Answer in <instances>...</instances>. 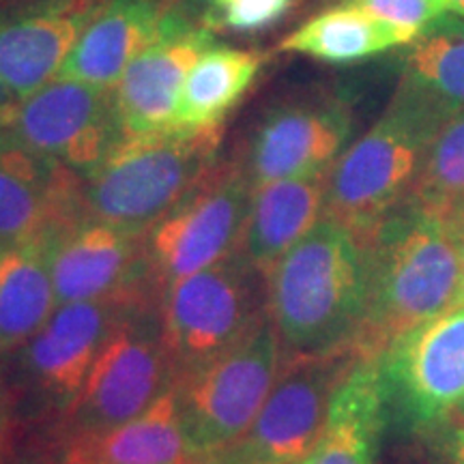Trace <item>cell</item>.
I'll return each mask as SVG.
<instances>
[{"label": "cell", "mask_w": 464, "mask_h": 464, "mask_svg": "<svg viewBox=\"0 0 464 464\" xmlns=\"http://www.w3.org/2000/svg\"><path fill=\"white\" fill-rule=\"evenodd\" d=\"M387 421L379 362L362 359L335 392L321 443L301 464H374Z\"/></svg>", "instance_id": "20"}, {"label": "cell", "mask_w": 464, "mask_h": 464, "mask_svg": "<svg viewBox=\"0 0 464 464\" xmlns=\"http://www.w3.org/2000/svg\"><path fill=\"white\" fill-rule=\"evenodd\" d=\"M189 458L174 387L123 426L61 448L65 464H183Z\"/></svg>", "instance_id": "21"}, {"label": "cell", "mask_w": 464, "mask_h": 464, "mask_svg": "<svg viewBox=\"0 0 464 464\" xmlns=\"http://www.w3.org/2000/svg\"><path fill=\"white\" fill-rule=\"evenodd\" d=\"M254 185L241 158L218 160L202 181L144 235L149 277L161 295L239 252Z\"/></svg>", "instance_id": "8"}, {"label": "cell", "mask_w": 464, "mask_h": 464, "mask_svg": "<svg viewBox=\"0 0 464 464\" xmlns=\"http://www.w3.org/2000/svg\"><path fill=\"white\" fill-rule=\"evenodd\" d=\"M448 112L409 78L381 119L342 150L327 172L324 218L368 243L379 226L409 198L428 144Z\"/></svg>", "instance_id": "3"}, {"label": "cell", "mask_w": 464, "mask_h": 464, "mask_svg": "<svg viewBox=\"0 0 464 464\" xmlns=\"http://www.w3.org/2000/svg\"><path fill=\"white\" fill-rule=\"evenodd\" d=\"M56 464H65V462H61V460H58V462H56Z\"/></svg>", "instance_id": "39"}, {"label": "cell", "mask_w": 464, "mask_h": 464, "mask_svg": "<svg viewBox=\"0 0 464 464\" xmlns=\"http://www.w3.org/2000/svg\"><path fill=\"white\" fill-rule=\"evenodd\" d=\"M123 138L112 89L52 80L17 100L0 140L86 177Z\"/></svg>", "instance_id": "10"}, {"label": "cell", "mask_w": 464, "mask_h": 464, "mask_svg": "<svg viewBox=\"0 0 464 464\" xmlns=\"http://www.w3.org/2000/svg\"><path fill=\"white\" fill-rule=\"evenodd\" d=\"M353 133V108L332 91H310L265 110L241 155L254 188L327 172Z\"/></svg>", "instance_id": "12"}, {"label": "cell", "mask_w": 464, "mask_h": 464, "mask_svg": "<svg viewBox=\"0 0 464 464\" xmlns=\"http://www.w3.org/2000/svg\"><path fill=\"white\" fill-rule=\"evenodd\" d=\"M460 230H462V237H464V224L460 226ZM456 305H464V269H462V284H460V293H458Z\"/></svg>", "instance_id": "36"}, {"label": "cell", "mask_w": 464, "mask_h": 464, "mask_svg": "<svg viewBox=\"0 0 464 464\" xmlns=\"http://www.w3.org/2000/svg\"><path fill=\"white\" fill-rule=\"evenodd\" d=\"M86 219L84 177L0 140V249L48 243Z\"/></svg>", "instance_id": "15"}, {"label": "cell", "mask_w": 464, "mask_h": 464, "mask_svg": "<svg viewBox=\"0 0 464 464\" xmlns=\"http://www.w3.org/2000/svg\"><path fill=\"white\" fill-rule=\"evenodd\" d=\"M183 464H243V462L239 460V456L235 454V450L228 448V450H222V451H213V454L194 456Z\"/></svg>", "instance_id": "30"}, {"label": "cell", "mask_w": 464, "mask_h": 464, "mask_svg": "<svg viewBox=\"0 0 464 464\" xmlns=\"http://www.w3.org/2000/svg\"><path fill=\"white\" fill-rule=\"evenodd\" d=\"M404 78L450 116L464 110V17L448 14L417 34L406 52Z\"/></svg>", "instance_id": "25"}, {"label": "cell", "mask_w": 464, "mask_h": 464, "mask_svg": "<svg viewBox=\"0 0 464 464\" xmlns=\"http://www.w3.org/2000/svg\"><path fill=\"white\" fill-rule=\"evenodd\" d=\"M265 58L263 52L230 45H211L202 52L183 82L172 130H222L232 108L256 82Z\"/></svg>", "instance_id": "22"}, {"label": "cell", "mask_w": 464, "mask_h": 464, "mask_svg": "<svg viewBox=\"0 0 464 464\" xmlns=\"http://www.w3.org/2000/svg\"><path fill=\"white\" fill-rule=\"evenodd\" d=\"M0 464H9V437H7V430L0 432Z\"/></svg>", "instance_id": "34"}, {"label": "cell", "mask_w": 464, "mask_h": 464, "mask_svg": "<svg viewBox=\"0 0 464 464\" xmlns=\"http://www.w3.org/2000/svg\"><path fill=\"white\" fill-rule=\"evenodd\" d=\"M413 34L387 24L355 3H340L316 14L282 39V52L348 65L382 52L409 45Z\"/></svg>", "instance_id": "23"}, {"label": "cell", "mask_w": 464, "mask_h": 464, "mask_svg": "<svg viewBox=\"0 0 464 464\" xmlns=\"http://www.w3.org/2000/svg\"><path fill=\"white\" fill-rule=\"evenodd\" d=\"M174 387V372L160 334L158 304L127 314L103 342L82 390L58 417L63 445L123 426Z\"/></svg>", "instance_id": "6"}, {"label": "cell", "mask_w": 464, "mask_h": 464, "mask_svg": "<svg viewBox=\"0 0 464 464\" xmlns=\"http://www.w3.org/2000/svg\"><path fill=\"white\" fill-rule=\"evenodd\" d=\"M368 243L323 218L265 274L266 318L282 355L353 348L368 305Z\"/></svg>", "instance_id": "2"}, {"label": "cell", "mask_w": 464, "mask_h": 464, "mask_svg": "<svg viewBox=\"0 0 464 464\" xmlns=\"http://www.w3.org/2000/svg\"><path fill=\"white\" fill-rule=\"evenodd\" d=\"M448 3V14L464 17V0H445Z\"/></svg>", "instance_id": "35"}, {"label": "cell", "mask_w": 464, "mask_h": 464, "mask_svg": "<svg viewBox=\"0 0 464 464\" xmlns=\"http://www.w3.org/2000/svg\"><path fill=\"white\" fill-rule=\"evenodd\" d=\"M351 3L387 24L402 28L413 37L434 24L439 17L448 15L445 0H351Z\"/></svg>", "instance_id": "28"}, {"label": "cell", "mask_w": 464, "mask_h": 464, "mask_svg": "<svg viewBox=\"0 0 464 464\" xmlns=\"http://www.w3.org/2000/svg\"><path fill=\"white\" fill-rule=\"evenodd\" d=\"M362 362L353 348L284 357L252 428L232 445L243 464H301L321 443L338 387Z\"/></svg>", "instance_id": "9"}, {"label": "cell", "mask_w": 464, "mask_h": 464, "mask_svg": "<svg viewBox=\"0 0 464 464\" xmlns=\"http://www.w3.org/2000/svg\"><path fill=\"white\" fill-rule=\"evenodd\" d=\"M56 307L75 301L153 295L144 235L86 218L56 235L48 246Z\"/></svg>", "instance_id": "14"}, {"label": "cell", "mask_w": 464, "mask_h": 464, "mask_svg": "<svg viewBox=\"0 0 464 464\" xmlns=\"http://www.w3.org/2000/svg\"><path fill=\"white\" fill-rule=\"evenodd\" d=\"M17 103V97L11 92L7 86L0 82V133L7 127L11 114H14V108Z\"/></svg>", "instance_id": "31"}, {"label": "cell", "mask_w": 464, "mask_h": 464, "mask_svg": "<svg viewBox=\"0 0 464 464\" xmlns=\"http://www.w3.org/2000/svg\"><path fill=\"white\" fill-rule=\"evenodd\" d=\"M222 130L123 136L84 177L86 218L147 235L218 164Z\"/></svg>", "instance_id": "4"}, {"label": "cell", "mask_w": 464, "mask_h": 464, "mask_svg": "<svg viewBox=\"0 0 464 464\" xmlns=\"http://www.w3.org/2000/svg\"><path fill=\"white\" fill-rule=\"evenodd\" d=\"M213 45V33L174 14L164 33L127 67L114 86V106L123 136H147L174 127L179 95L189 69Z\"/></svg>", "instance_id": "17"}, {"label": "cell", "mask_w": 464, "mask_h": 464, "mask_svg": "<svg viewBox=\"0 0 464 464\" xmlns=\"http://www.w3.org/2000/svg\"><path fill=\"white\" fill-rule=\"evenodd\" d=\"M282 362L280 340L266 318L226 355L174 382L191 456L228 450L246 437L280 374Z\"/></svg>", "instance_id": "7"}, {"label": "cell", "mask_w": 464, "mask_h": 464, "mask_svg": "<svg viewBox=\"0 0 464 464\" xmlns=\"http://www.w3.org/2000/svg\"><path fill=\"white\" fill-rule=\"evenodd\" d=\"M368 305L353 351L379 359L393 342L456 305L464 237L451 219L404 200L368 241Z\"/></svg>", "instance_id": "1"}, {"label": "cell", "mask_w": 464, "mask_h": 464, "mask_svg": "<svg viewBox=\"0 0 464 464\" xmlns=\"http://www.w3.org/2000/svg\"><path fill=\"white\" fill-rule=\"evenodd\" d=\"M295 0H218L205 26L211 33H260L277 24Z\"/></svg>", "instance_id": "27"}, {"label": "cell", "mask_w": 464, "mask_h": 464, "mask_svg": "<svg viewBox=\"0 0 464 464\" xmlns=\"http://www.w3.org/2000/svg\"><path fill=\"white\" fill-rule=\"evenodd\" d=\"M103 0H11L0 5V82L17 100L56 80Z\"/></svg>", "instance_id": "16"}, {"label": "cell", "mask_w": 464, "mask_h": 464, "mask_svg": "<svg viewBox=\"0 0 464 464\" xmlns=\"http://www.w3.org/2000/svg\"><path fill=\"white\" fill-rule=\"evenodd\" d=\"M7 3H11V0H0V5H7Z\"/></svg>", "instance_id": "37"}, {"label": "cell", "mask_w": 464, "mask_h": 464, "mask_svg": "<svg viewBox=\"0 0 464 464\" xmlns=\"http://www.w3.org/2000/svg\"><path fill=\"white\" fill-rule=\"evenodd\" d=\"M379 362L390 417L426 428L464 406V305H451L393 342Z\"/></svg>", "instance_id": "11"}, {"label": "cell", "mask_w": 464, "mask_h": 464, "mask_svg": "<svg viewBox=\"0 0 464 464\" xmlns=\"http://www.w3.org/2000/svg\"><path fill=\"white\" fill-rule=\"evenodd\" d=\"M342 3H351V0H342Z\"/></svg>", "instance_id": "38"}, {"label": "cell", "mask_w": 464, "mask_h": 464, "mask_svg": "<svg viewBox=\"0 0 464 464\" xmlns=\"http://www.w3.org/2000/svg\"><path fill=\"white\" fill-rule=\"evenodd\" d=\"M54 310L56 295L45 243L0 249V353L24 346Z\"/></svg>", "instance_id": "24"}, {"label": "cell", "mask_w": 464, "mask_h": 464, "mask_svg": "<svg viewBox=\"0 0 464 464\" xmlns=\"http://www.w3.org/2000/svg\"><path fill=\"white\" fill-rule=\"evenodd\" d=\"M5 413H7V392H5L3 376H0V432L5 430Z\"/></svg>", "instance_id": "33"}, {"label": "cell", "mask_w": 464, "mask_h": 464, "mask_svg": "<svg viewBox=\"0 0 464 464\" xmlns=\"http://www.w3.org/2000/svg\"><path fill=\"white\" fill-rule=\"evenodd\" d=\"M450 458L454 464H464V428L454 434L450 443Z\"/></svg>", "instance_id": "32"}, {"label": "cell", "mask_w": 464, "mask_h": 464, "mask_svg": "<svg viewBox=\"0 0 464 464\" xmlns=\"http://www.w3.org/2000/svg\"><path fill=\"white\" fill-rule=\"evenodd\" d=\"M160 334L174 382L241 344L266 321L265 276L239 254L161 290Z\"/></svg>", "instance_id": "5"}, {"label": "cell", "mask_w": 464, "mask_h": 464, "mask_svg": "<svg viewBox=\"0 0 464 464\" xmlns=\"http://www.w3.org/2000/svg\"><path fill=\"white\" fill-rule=\"evenodd\" d=\"M327 172L280 179L254 188L237 252L249 266L265 276L316 228L324 218Z\"/></svg>", "instance_id": "19"}, {"label": "cell", "mask_w": 464, "mask_h": 464, "mask_svg": "<svg viewBox=\"0 0 464 464\" xmlns=\"http://www.w3.org/2000/svg\"><path fill=\"white\" fill-rule=\"evenodd\" d=\"M406 200L464 224V110L448 116L434 133Z\"/></svg>", "instance_id": "26"}, {"label": "cell", "mask_w": 464, "mask_h": 464, "mask_svg": "<svg viewBox=\"0 0 464 464\" xmlns=\"http://www.w3.org/2000/svg\"><path fill=\"white\" fill-rule=\"evenodd\" d=\"M160 3L205 26L207 17L213 11V7H216L218 0H160Z\"/></svg>", "instance_id": "29"}, {"label": "cell", "mask_w": 464, "mask_h": 464, "mask_svg": "<svg viewBox=\"0 0 464 464\" xmlns=\"http://www.w3.org/2000/svg\"><path fill=\"white\" fill-rule=\"evenodd\" d=\"M153 295H130L58 305L50 321L22 346V365L31 385L58 417L82 390L92 362L116 324L142 305H155Z\"/></svg>", "instance_id": "13"}, {"label": "cell", "mask_w": 464, "mask_h": 464, "mask_svg": "<svg viewBox=\"0 0 464 464\" xmlns=\"http://www.w3.org/2000/svg\"><path fill=\"white\" fill-rule=\"evenodd\" d=\"M174 14L160 0H103L56 80L114 89L127 67L164 33Z\"/></svg>", "instance_id": "18"}]
</instances>
